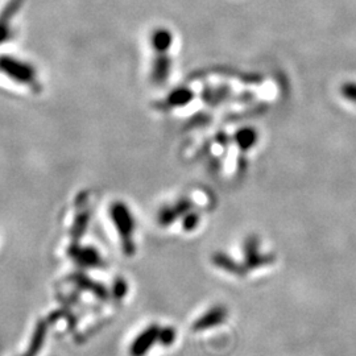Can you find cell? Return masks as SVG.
Here are the masks:
<instances>
[{
    "label": "cell",
    "mask_w": 356,
    "mask_h": 356,
    "mask_svg": "<svg viewBox=\"0 0 356 356\" xmlns=\"http://www.w3.org/2000/svg\"><path fill=\"white\" fill-rule=\"evenodd\" d=\"M23 0H10L4 12L0 15V40H4L8 36V29H10V20L16 14L19 7L21 6Z\"/></svg>",
    "instance_id": "6da1fadb"
}]
</instances>
